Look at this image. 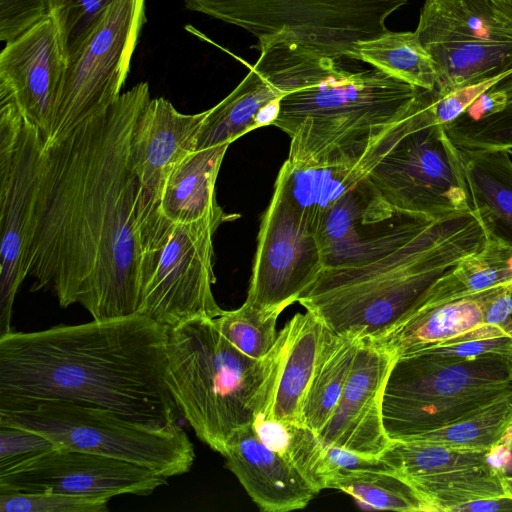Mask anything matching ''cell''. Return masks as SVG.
Returning <instances> with one entry per match:
<instances>
[{
	"instance_id": "6da1fadb",
	"label": "cell",
	"mask_w": 512,
	"mask_h": 512,
	"mask_svg": "<svg viewBox=\"0 0 512 512\" xmlns=\"http://www.w3.org/2000/svg\"><path fill=\"white\" fill-rule=\"evenodd\" d=\"M147 82L45 145L26 276L61 307L94 320L138 313L142 291L143 188L130 142L150 100Z\"/></svg>"
},
{
	"instance_id": "7a4b0ae2",
	"label": "cell",
	"mask_w": 512,
	"mask_h": 512,
	"mask_svg": "<svg viewBox=\"0 0 512 512\" xmlns=\"http://www.w3.org/2000/svg\"><path fill=\"white\" fill-rule=\"evenodd\" d=\"M169 327L146 315L0 336V410L38 401L112 409L178 424L168 385Z\"/></svg>"
},
{
	"instance_id": "3957f363",
	"label": "cell",
	"mask_w": 512,
	"mask_h": 512,
	"mask_svg": "<svg viewBox=\"0 0 512 512\" xmlns=\"http://www.w3.org/2000/svg\"><path fill=\"white\" fill-rule=\"evenodd\" d=\"M259 49L258 59L285 93L272 125L290 137L286 161L299 169L378 163L431 100L426 89L374 67L350 70L344 58L292 39Z\"/></svg>"
},
{
	"instance_id": "277c9868",
	"label": "cell",
	"mask_w": 512,
	"mask_h": 512,
	"mask_svg": "<svg viewBox=\"0 0 512 512\" xmlns=\"http://www.w3.org/2000/svg\"><path fill=\"white\" fill-rule=\"evenodd\" d=\"M487 236L473 211L428 218L410 237L365 264L324 268L299 302L332 332L376 340Z\"/></svg>"
},
{
	"instance_id": "5b68a950",
	"label": "cell",
	"mask_w": 512,
	"mask_h": 512,
	"mask_svg": "<svg viewBox=\"0 0 512 512\" xmlns=\"http://www.w3.org/2000/svg\"><path fill=\"white\" fill-rule=\"evenodd\" d=\"M168 385L197 438L223 454L229 438L253 423L267 404L278 364L277 341L257 360L243 354L213 319L170 327Z\"/></svg>"
},
{
	"instance_id": "8992f818",
	"label": "cell",
	"mask_w": 512,
	"mask_h": 512,
	"mask_svg": "<svg viewBox=\"0 0 512 512\" xmlns=\"http://www.w3.org/2000/svg\"><path fill=\"white\" fill-rule=\"evenodd\" d=\"M509 394L512 358L407 352L394 357L384 385V430L390 440H408L449 425Z\"/></svg>"
},
{
	"instance_id": "52a82bcc",
	"label": "cell",
	"mask_w": 512,
	"mask_h": 512,
	"mask_svg": "<svg viewBox=\"0 0 512 512\" xmlns=\"http://www.w3.org/2000/svg\"><path fill=\"white\" fill-rule=\"evenodd\" d=\"M0 423L34 431L56 446L117 458L166 478L188 472L192 442L179 424L143 422L112 409L38 401L0 410Z\"/></svg>"
},
{
	"instance_id": "ba28073f",
	"label": "cell",
	"mask_w": 512,
	"mask_h": 512,
	"mask_svg": "<svg viewBox=\"0 0 512 512\" xmlns=\"http://www.w3.org/2000/svg\"><path fill=\"white\" fill-rule=\"evenodd\" d=\"M227 220L222 209L193 222H172L159 206L148 212L138 313L169 328L222 314L212 292L213 235Z\"/></svg>"
},
{
	"instance_id": "9c48e42d",
	"label": "cell",
	"mask_w": 512,
	"mask_h": 512,
	"mask_svg": "<svg viewBox=\"0 0 512 512\" xmlns=\"http://www.w3.org/2000/svg\"><path fill=\"white\" fill-rule=\"evenodd\" d=\"M409 0H184L185 7L238 26L259 44L292 39L337 58L355 42L388 31L386 20Z\"/></svg>"
},
{
	"instance_id": "30bf717a",
	"label": "cell",
	"mask_w": 512,
	"mask_h": 512,
	"mask_svg": "<svg viewBox=\"0 0 512 512\" xmlns=\"http://www.w3.org/2000/svg\"><path fill=\"white\" fill-rule=\"evenodd\" d=\"M436 92L419 120L368 173L395 211L439 218L472 210L460 149L435 114Z\"/></svg>"
},
{
	"instance_id": "8fae6325",
	"label": "cell",
	"mask_w": 512,
	"mask_h": 512,
	"mask_svg": "<svg viewBox=\"0 0 512 512\" xmlns=\"http://www.w3.org/2000/svg\"><path fill=\"white\" fill-rule=\"evenodd\" d=\"M415 32L441 96L512 69V19L494 0H426Z\"/></svg>"
},
{
	"instance_id": "7c38bea8",
	"label": "cell",
	"mask_w": 512,
	"mask_h": 512,
	"mask_svg": "<svg viewBox=\"0 0 512 512\" xmlns=\"http://www.w3.org/2000/svg\"><path fill=\"white\" fill-rule=\"evenodd\" d=\"M44 153L41 131L0 94V336L11 331L14 299L27 277Z\"/></svg>"
},
{
	"instance_id": "4fadbf2b",
	"label": "cell",
	"mask_w": 512,
	"mask_h": 512,
	"mask_svg": "<svg viewBox=\"0 0 512 512\" xmlns=\"http://www.w3.org/2000/svg\"><path fill=\"white\" fill-rule=\"evenodd\" d=\"M146 21V0H114L67 63L45 145L119 98Z\"/></svg>"
},
{
	"instance_id": "5bb4252c",
	"label": "cell",
	"mask_w": 512,
	"mask_h": 512,
	"mask_svg": "<svg viewBox=\"0 0 512 512\" xmlns=\"http://www.w3.org/2000/svg\"><path fill=\"white\" fill-rule=\"evenodd\" d=\"M167 479L132 462L60 446L0 464V492L148 496Z\"/></svg>"
},
{
	"instance_id": "9a60e30c",
	"label": "cell",
	"mask_w": 512,
	"mask_h": 512,
	"mask_svg": "<svg viewBox=\"0 0 512 512\" xmlns=\"http://www.w3.org/2000/svg\"><path fill=\"white\" fill-rule=\"evenodd\" d=\"M323 268L316 234L275 187L262 218L245 303L284 310L298 301Z\"/></svg>"
},
{
	"instance_id": "2e32d148",
	"label": "cell",
	"mask_w": 512,
	"mask_h": 512,
	"mask_svg": "<svg viewBox=\"0 0 512 512\" xmlns=\"http://www.w3.org/2000/svg\"><path fill=\"white\" fill-rule=\"evenodd\" d=\"M488 451L417 440H390L379 455L416 490L428 512H456L475 501L508 497Z\"/></svg>"
},
{
	"instance_id": "e0dca14e",
	"label": "cell",
	"mask_w": 512,
	"mask_h": 512,
	"mask_svg": "<svg viewBox=\"0 0 512 512\" xmlns=\"http://www.w3.org/2000/svg\"><path fill=\"white\" fill-rule=\"evenodd\" d=\"M67 67L49 16L6 43L0 53V94L49 137L58 94Z\"/></svg>"
},
{
	"instance_id": "ac0fdd59",
	"label": "cell",
	"mask_w": 512,
	"mask_h": 512,
	"mask_svg": "<svg viewBox=\"0 0 512 512\" xmlns=\"http://www.w3.org/2000/svg\"><path fill=\"white\" fill-rule=\"evenodd\" d=\"M394 357L373 340L361 339L344 390L318 432L324 445L381 455L390 443L382 420V395Z\"/></svg>"
},
{
	"instance_id": "d6986e66",
	"label": "cell",
	"mask_w": 512,
	"mask_h": 512,
	"mask_svg": "<svg viewBox=\"0 0 512 512\" xmlns=\"http://www.w3.org/2000/svg\"><path fill=\"white\" fill-rule=\"evenodd\" d=\"M497 287L467 293L449 270L411 313L373 341L396 357L459 335L484 323L485 305Z\"/></svg>"
},
{
	"instance_id": "ffe728a7",
	"label": "cell",
	"mask_w": 512,
	"mask_h": 512,
	"mask_svg": "<svg viewBox=\"0 0 512 512\" xmlns=\"http://www.w3.org/2000/svg\"><path fill=\"white\" fill-rule=\"evenodd\" d=\"M206 111L183 114L163 97L150 99L140 114L130 142V156L144 193L159 204L172 171L196 151Z\"/></svg>"
},
{
	"instance_id": "44dd1931",
	"label": "cell",
	"mask_w": 512,
	"mask_h": 512,
	"mask_svg": "<svg viewBox=\"0 0 512 512\" xmlns=\"http://www.w3.org/2000/svg\"><path fill=\"white\" fill-rule=\"evenodd\" d=\"M253 502L264 512L305 508L318 490L257 435L252 423L236 430L222 454Z\"/></svg>"
},
{
	"instance_id": "7402d4cb",
	"label": "cell",
	"mask_w": 512,
	"mask_h": 512,
	"mask_svg": "<svg viewBox=\"0 0 512 512\" xmlns=\"http://www.w3.org/2000/svg\"><path fill=\"white\" fill-rule=\"evenodd\" d=\"M324 329L321 320L306 310L295 314L278 332L277 369L267 404L257 417L302 423V405Z\"/></svg>"
},
{
	"instance_id": "603a6c76",
	"label": "cell",
	"mask_w": 512,
	"mask_h": 512,
	"mask_svg": "<svg viewBox=\"0 0 512 512\" xmlns=\"http://www.w3.org/2000/svg\"><path fill=\"white\" fill-rule=\"evenodd\" d=\"M284 95L258 59L228 96L206 110L196 150L230 144L256 128L272 125Z\"/></svg>"
},
{
	"instance_id": "cb8c5ba5",
	"label": "cell",
	"mask_w": 512,
	"mask_h": 512,
	"mask_svg": "<svg viewBox=\"0 0 512 512\" xmlns=\"http://www.w3.org/2000/svg\"><path fill=\"white\" fill-rule=\"evenodd\" d=\"M459 149L474 215L488 239L512 249L511 152Z\"/></svg>"
},
{
	"instance_id": "d4e9b609",
	"label": "cell",
	"mask_w": 512,
	"mask_h": 512,
	"mask_svg": "<svg viewBox=\"0 0 512 512\" xmlns=\"http://www.w3.org/2000/svg\"><path fill=\"white\" fill-rule=\"evenodd\" d=\"M229 144L196 150L167 178L160 199L161 213L172 222H193L217 212L216 179Z\"/></svg>"
},
{
	"instance_id": "484cf974",
	"label": "cell",
	"mask_w": 512,
	"mask_h": 512,
	"mask_svg": "<svg viewBox=\"0 0 512 512\" xmlns=\"http://www.w3.org/2000/svg\"><path fill=\"white\" fill-rule=\"evenodd\" d=\"M443 126L458 148L512 152V69Z\"/></svg>"
},
{
	"instance_id": "4316f807",
	"label": "cell",
	"mask_w": 512,
	"mask_h": 512,
	"mask_svg": "<svg viewBox=\"0 0 512 512\" xmlns=\"http://www.w3.org/2000/svg\"><path fill=\"white\" fill-rule=\"evenodd\" d=\"M377 163L344 168L299 169L285 161L275 187L297 210L300 218L316 234L327 208L365 178Z\"/></svg>"
},
{
	"instance_id": "83f0119b",
	"label": "cell",
	"mask_w": 512,
	"mask_h": 512,
	"mask_svg": "<svg viewBox=\"0 0 512 512\" xmlns=\"http://www.w3.org/2000/svg\"><path fill=\"white\" fill-rule=\"evenodd\" d=\"M359 345V339L338 335L325 326L301 412L302 423L317 433L338 404Z\"/></svg>"
},
{
	"instance_id": "f1b7e54d",
	"label": "cell",
	"mask_w": 512,
	"mask_h": 512,
	"mask_svg": "<svg viewBox=\"0 0 512 512\" xmlns=\"http://www.w3.org/2000/svg\"><path fill=\"white\" fill-rule=\"evenodd\" d=\"M347 59L370 64L417 87L434 90V63L416 32L387 31L369 40L355 42Z\"/></svg>"
},
{
	"instance_id": "f546056e",
	"label": "cell",
	"mask_w": 512,
	"mask_h": 512,
	"mask_svg": "<svg viewBox=\"0 0 512 512\" xmlns=\"http://www.w3.org/2000/svg\"><path fill=\"white\" fill-rule=\"evenodd\" d=\"M254 429L269 448L295 467L319 492L326 489L325 445L318 433L288 420L256 417Z\"/></svg>"
},
{
	"instance_id": "4dcf8cb0",
	"label": "cell",
	"mask_w": 512,
	"mask_h": 512,
	"mask_svg": "<svg viewBox=\"0 0 512 512\" xmlns=\"http://www.w3.org/2000/svg\"><path fill=\"white\" fill-rule=\"evenodd\" d=\"M511 425L512 394H509L449 425L408 440L488 451L502 439Z\"/></svg>"
},
{
	"instance_id": "1f68e13d",
	"label": "cell",
	"mask_w": 512,
	"mask_h": 512,
	"mask_svg": "<svg viewBox=\"0 0 512 512\" xmlns=\"http://www.w3.org/2000/svg\"><path fill=\"white\" fill-rule=\"evenodd\" d=\"M328 488L341 490L375 509L428 512L416 490L393 471H360L338 476L329 482Z\"/></svg>"
},
{
	"instance_id": "d6a6232c",
	"label": "cell",
	"mask_w": 512,
	"mask_h": 512,
	"mask_svg": "<svg viewBox=\"0 0 512 512\" xmlns=\"http://www.w3.org/2000/svg\"><path fill=\"white\" fill-rule=\"evenodd\" d=\"M282 309H260L244 304L223 311L213 321L219 331L243 354L261 360L275 347L277 319Z\"/></svg>"
},
{
	"instance_id": "836d02e7",
	"label": "cell",
	"mask_w": 512,
	"mask_h": 512,
	"mask_svg": "<svg viewBox=\"0 0 512 512\" xmlns=\"http://www.w3.org/2000/svg\"><path fill=\"white\" fill-rule=\"evenodd\" d=\"M113 2L114 0H48V16L56 28L66 63Z\"/></svg>"
},
{
	"instance_id": "e575fe53",
	"label": "cell",
	"mask_w": 512,
	"mask_h": 512,
	"mask_svg": "<svg viewBox=\"0 0 512 512\" xmlns=\"http://www.w3.org/2000/svg\"><path fill=\"white\" fill-rule=\"evenodd\" d=\"M414 351L444 357L468 358L497 354L512 358V332L503 326L482 323L459 335Z\"/></svg>"
},
{
	"instance_id": "d590c367",
	"label": "cell",
	"mask_w": 512,
	"mask_h": 512,
	"mask_svg": "<svg viewBox=\"0 0 512 512\" xmlns=\"http://www.w3.org/2000/svg\"><path fill=\"white\" fill-rule=\"evenodd\" d=\"M108 497L53 492H0L1 512H107Z\"/></svg>"
},
{
	"instance_id": "8d00e7d4",
	"label": "cell",
	"mask_w": 512,
	"mask_h": 512,
	"mask_svg": "<svg viewBox=\"0 0 512 512\" xmlns=\"http://www.w3.org/2000/svg\"><path fill=\"white\" fill-rule=\"evenodd\" d=\"M47 16L48 0H0V40H15Z\"/></svg>"
},
{
	"instance_id": "74e56055",
	"label": "cell",
	"mask_w": 512,
	"mask_h": 512,
	"mask_svg": "<svg viewBox=\"0 0 512 512\" xmlns=\"http://www.w3.org/2000/svg\"><path fill=\"white\" fill-rule=\"evenodd\" d=\"M324 465L326 489L329 482L338 476L360 471H393L380 456L361 454L337 445H325Z\"/></svg>"
},
{
	"instance_id": "f35d334b",
	"label": "cell",
	"mask_w": 512,
	"mask_h": 512,
	"mask_svg": "<svg viewBox=\"0 0 512 512\" xmlns=\"http://www.w3.org/2000/svg\"><path fill=\"white\" fill-rule=\"evenodd\" d=\"M55 446L34 431L0 423V464Z\"/></svg>"
},
{
	"instance_id": "ab89813d",
	"label": "cell",
	"mask_w": 512,
	"mask_h": 512,
	"mask_svg": "<svg viewBox=\"0 0 512 512\" xmlns=\"http://www.w3.org/2000/svg\"><path fill=\"white\" fill-rule=\"evenodd\" d=\"M487 460L502 477L503 482L512 481V425L502 439L488 450Z\"/></svg>"
},
{
	"instance_id": "60d3db41",
	"label": "cell",
	"mask_w": 512,
	"mask_h": 512,
	"mask_svg": "<svg viewBox=\"0 0 512 512\" xmlns=\"http://www.w3.org/2000/svg\"><path fill=\"white\" fill-rule=\"evenodd\" d=\"M480 512V511H512V498L503 497L497 499L481 500L468 503L460 508L457 512Z\"/></svg>"
},
{
	"instance_id": "b9f144b4",
	"label": "cell",
	"mask_w": 512,
	"mask_h": 512,
	"mask_svg": "<svg viewBox=\"0 0 512 512\" xmlns=\"http://www.w3.org/2000/svg\"><path fill=\"white\" fill-rule=\"evenodd\" d=\"M499 8L512 19V0H494Z\"/></svg>"
},
{
	"instance_id": "7bdbcfd3",
	"label": "cell",
	"mask_w": 512,
	"mask_h": 512,
	"mask_svg": "<svg viewBox=\"0 0 512 512\" xmlns=\"http://www.w3.org/2000/svg\"><path fill=\"white\" fill-rule=\"evenodd\" d=\"M506 494L508 497L512 498V481L503 482Z\"/></svg>"
}]
</instances>
